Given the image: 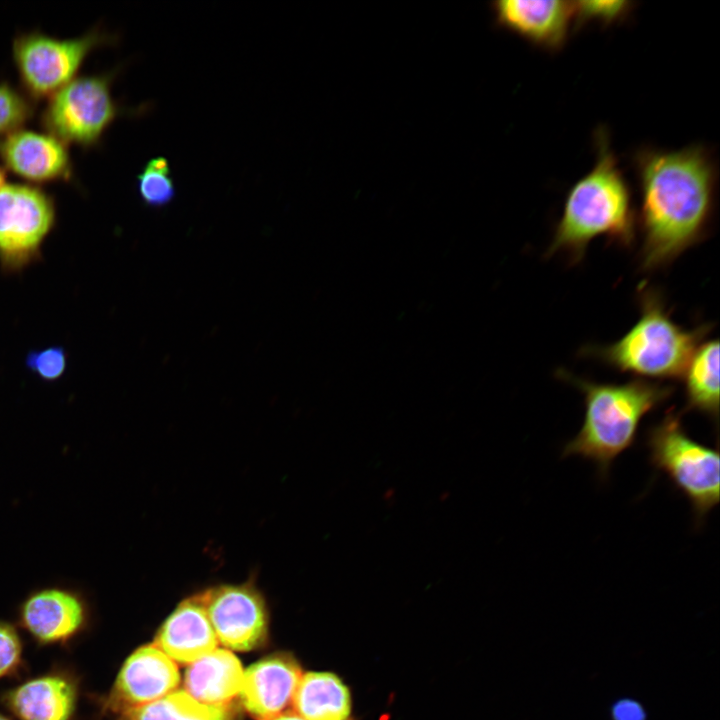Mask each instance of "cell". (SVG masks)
Instances as JSON below:
<instances>
[{"mask_svg": "<svg viewBox=\"0 0 720 720\" xmlns=\"http://www.w3.org/2000/svg\"><path fill=\"white\" fill-rule=\"evenodd\" d=\"M631 162L640 200L638 265L651 273L669 266L709 234L716 208L717 163L704 144L676 150L642 146Z\"/></svg>", "mask_w": 720, "mask_h": 720, "instance_id": "cell-1", "label": "cell"}, {"mask_svg": "<svg viewBox=\"0 0 720 720\" xmlns=\"http://www.w3.org/2000/svg\"><path fill=\"white\" fill-rule=\"evenodd\" d=\"M594 144V166L567 191L545 254H560L573 265L583 260L589 243L599 236L626 249L636 241L637 218L631 189L607 128L596 129Z\"/></svg>", "mask_w": 720, "mask_h": 720, "instance_id": "cell-2", "label": "cell"}, {"mask_svg": "<svg viewBox=\"0 0 720 720\" xmlns=\"http://www.w3.org/2000/svg\"><path fill=\"white\" fill-rule=\"evenodd\" d=\"M557 376L576 387L585 404L582 427L563 447L562 456L594 462L602 480L608 477L614 460L635 443L642 419L674 393L671 385L643 379L599 383L564 369H559Z\"/></svg>", "mask_w": 720, "mask_h": 720, "instance_id": "cell-3", "label": "cell"}, {"mask_svg": "<svg viewBox=\"0 0 720 720\" xmlns=\"http://www.w3.org/2000/svg\"><path fill=\"white\" fill-rule=\"evenodd\" d=\"M636 299L640 316L620 339L608 345L583 346L579 354L643 380L682 378L711 325L687 329L677 324L661 291L647 283L640 284Z\"/></svg>", "mask_w": 720, "mask_h": 720, "instance_id": "cell-4", "label": "cell"}, {"mask_svg": "<svg viewBox=\"0 0 720 720\" xmlns=\"http://www.w3.org/2000/svg\"><path fill=\"white\" fill-rule=\"evenodd\" d=\"M650 463L665 473L689 500L700 525L719 503V450L694 440L686 432L682 414L670 409L646 432Z\"/></svg>", "mask_w": 720, "mask_h": 720, "instance_id": "cell-5", "label": "cell"}, {"mask_svg": "<svg viewBox=\"0 0 720 720\" xmlns=\"http://www.w3.org/2000/svg\"><path fill=\"white\" fill-rule=\"evenodd\" d=\"M114 73L71 80L51 97L42 123L60 141L90 146L121 112L111 95Z\"/></svg>", "mask_w": 720, "mask_h": 720, "instance_id": "cell-6", "label": "cell"}, {"mask_svg": "<svg viewBox=\"0 0 720 720\" xmlns=\"http://www.w3.org/2000/svg\"><path fill=\"white\" fill-rule=\"evenodd\" d=\"M55 224V205L38 187L8 184L0 188V265L18 272L37 260Z\"/></svg>", "mask_w": 720, "mask_h": 720, "instance_id": "cell-7", "label": "cell"}, {"mask_svg": "<svg viewBox=\"0 0 720 720\" xmlns=\"http://www.w3.org/2000/svg\"><path fill=\"white\" fill-rule=\"evenodd\" d=\"M113 37L98 31L72 39L31 32L18 36L13 57L25 89L35 98L53 95L71 80L89 52Z\"/></svg>", "mask_w": 720, "mask_h": 720, "instance_id": "cell-8", "label": "cell"}, {"mask_svg": "<svg viewBox=\"0 0 720 720\" xmlns=\"http://www.w3.org/2000/svg\"><path fill=\"white\" fill-rule=\"evenodd\" d=\"M218 642L235 651L260 647L268 634V609L252 579L200 592Z\"/></svg>", "mask_w": 720, "mask_h": 720, "instance_id": "cell-9", "label": "cell"}, {"mask_svg": "<svg viewBox=\"0 0 720 720\" xmlns=\"http://www.w3.org/2000/svg\"><path fill=\"white\" fill-rule=\"evenodd\" d=\"M179 683L176 663L154 644L144 645L123 663L104 708L121 714L165 697Z\"/></svg>", "mask_w": 720, "mask_h": 720, "instance_id": "cell-10", "label": "cell"}, {"mask_svg": "<svg viewBox=\"0 0 720 720\" xmlns=\"http://www.w3.org/2000/svg\"><path fill=\"white\" fill-rule=\"evenodd\" d=\"M492 9L497 24L550 53L559 52L573 31V1L501 0Z\"/></svg>", "mask_w": 720, "mask_h": 720, "instance_id": "cell-11", "label": "cell"}, {"mask_svg": "<svg viewBox=\"0 0 720 720\" xmlns=\"http://www.w3.org/2000/svg\"><path fill=\"white\" fill-rule=\"evenodd\" d=\"M298 662L288 654L270 655L245 672L239 693L245 710L257 720H269L288 710L302 676Z\"/></svg>", "mask_w": 720, "mask_h": 720, "instance_id": "cell-12", "label": "cell"}, {"mask_svg": "<svg viewBox=\"0 0 720 720\" xmlns=\"http://www.w3.org/2000/svg\"><path fill=\"white\" fill-rule=\"evenodd\" d=\"M19 618L23 628L39 643H64L86 625L87 607L77 592L49 587L24 600Z\"/></svg>", "mask_w": 720, "mask_h": 720, "instance_id": "cell-13", "label": "cell"}, {"mask_svg": "<svg viewBox=\"0 0 720 720\" xmlns=\"http://www.w3.org/2000/svg\"><path fill=\"white\" fill-rule=\"evenodd\" d=\"M0 158L10 171L33 182L67 179L71 174L69 153L51 134L18 129L0 141Z\"/></svg>", "mask_w": 720, "mask_h": 720, "instance_id": "cell-14", "label": "cell"}, {"mask_svg": "<svg viewBox=\"0 0 720 720\" xmlns=\"http://www.w3.org/2000/svg\"><path fill=\"white\" fill-rule=\"evenodd\" d=\"M154 645L175 663L189 665L217 648L218 640L200 593L178 604L159 629Z\"/></svg>", "mask_w": 720, "mask_h": 720, "instance_id": "cell-15", "label": "cell"}, {"mask_svg": "<svg viewBox=\"0 0 720 720\" xmlns=\"http://www.w3.org/2000/svg\"><path fill=\"white\" fill-rule=\"evenodd\" d=\"M77 698L76 681L67 674L53 672L9 690L3 702L20 720H71Z\"/></svg>", "mask_w": 720, "mask_h": 720, "instance_id": "cell-16", "label": "cell"}, {"mask_svg": "<svg viewBox=\"0 0 720 720\" xmlns=\"http://www.w3.org/2000/svg\"><path fill=\"white\" fill-rule=\"evenodd\" d=\"M244 671L228 649L213 652L190 664L184 677V690L195 700L211 706L227 707L239 696Z\"/></svg>", "mask_w": 720, "mask_h": 720, "instance_id": "cell-17", "label": "cell"}, {"mask_svg": "<svg viewBox=\"0 0 720 720\" xmlns=\"http://www.w3.org/2000/svg\"><path fill=\"white\" fill-rule=\"evenodd\" d=\"M291 710L305 720H352L348 687L334 673L302 674Z\"/></svg>", "mask_w": 720, "mask_h": 720, "instance_id": "cell-18", "label": "cell"}, {"mask_svg": "<svg viewBox=\"0 0 720 720\" xmlns=\"http://www.w3.org/2000/svg\"><path fill=\"white\" fill-rule=\"evenodd\" d=\"M685 406L683 413L695 411L718 426L719 418V341L704 340L696 349L682 378Z\"/></svg>", "mask_w": 720, "mask_h": 720, "instance_id": "cell-19", "label": "cell"}, {"mask_svg": "<svg viewBox=\"0 0 720 720\" xmlns=\"http://www.w3.org/2000/svg\"><path fill=\"white\" fill-rule=\"evenodd\" d=\"M119 720H232L230 706L203 704L185 690H175L152 703L124 711Z\"/></svg>", "mask_w": 720, "mask_h": 720, "instance_id": "cell-20", "label": "cell"}, {"mask_svg": "<svg viewBox=\"0 0 720 720\" xmlns=\"http://www.w3.org/2000/svg\"><path fill=\"white\" fill-rule=\"evenodd\" d=\"M137 190L145 205L160 208L176 195L169 161L162 156L151 158L137 175Z\"/></svg>", "mask_w": 720, "mask_h": 720, "instance_id": "cell-21", "label": "cell"}, {"mask_svg": "<svg viewBox=\"0 0 720 720\" xmlns=\"http://www.w3.org/2000/svg\"><path fill=\"white\" fill-rule=\"evenodd\" d=\"M573 31L589 24L609 28L626 22L636 9L629 0L573 1Z\"/></svg>", "mask_w": 720, "mask_h": 720, "instance_id": "cell-22", "label": "cell"}, {"mask_svg": "<svg viewBox=\"0 0 720 720\" xmlns=\"http://www.w3.org/2000/svg\"><path fill=\"white\" fill-rule=\"evenodd\" d=\"M33 112L30 101L7 83H0V134L18 130Z\"/></svg>", "mask_w": 720, "mask_h": 720, "instance_id": "cell-23", "label": "cell"}, {"mask_svg": "<svg viewBox=\"0 0 720 720\" xmlns=\"http://www.w3.org/2000/svg\"><path fill=\"white\" fill-rule=\"evenodd\" d=\"M26 367L44 381L59 379L67 367V353L61 346H49L30 351L25 358Z\"/></svg>", "mask_w": 720, "mask_h": 720, "instance_id": "cell-24", "label": "cell"}, {"mask_svg": "<svg viewBox=\"0 0 720 720\" xmlns=\"http://www.w3.org/2000/svg\"><path fill=\"white\" fill-rule=\"evenodd\" d=\"M22 642L16 629L0 621V678L15 672L22 662Z\"/></svg>", "mask_w": 720, "mask_h": 720, "instance_id": "cell-25", "label": "cell"}, {"mask_svg": "<svg viewBox=\"0 0 720 720\" xmlns=\"http://www.w3.org/2000/svg\"><path fill=\"white\" fill-rule=\"evenodd\" d=\"M615 720H644L642 708L632 701H622L614 708Z\"/></svg>", "mask_w": 720, "mask_h": 720, "instance_id": "cell-26", "label": "cell"}, {"mask_svg": "<svg viewBox=\"0 0 720 720\" xmlns=\"http://www.w3.org/2000/svg\"><path fill=\"white\" fill-rule=\"evenodd\" d=\"M269 720H305L299 715H297L294 711L288 710L272 719Z\"/></svg>", "mask_w": 720, "mask_h": 720, "instance_id": "cell-27", "label": "cell"}, {"mask_svg": "<svg viewBox=\"0 0 720 720\" xmlns=\"http://www.w3.org/2000/svg\"><path fill=\"white\" fill-rule=\"evenodd\" d=\"M4 179H5L4 172L0 168V188L4 185Z\"/></svg>", "mask_w": 720, "mask_h": 720, "instance_id": "cell-28", "label": "cell"}, {"mask_svg": "<svg viewBox=\"0 0 720 720\" xmlns=\"http://www.w3.org/2000/svg\"><path fill=\"white\" fill-rule=\"evenodd\" d=\"M0 720H9L6 716L0 714Z\"/></svg>", "mask_w": 720, "mask_h": 720, "instance_id": "cell-29", "label": "cell"}]
</instances>
